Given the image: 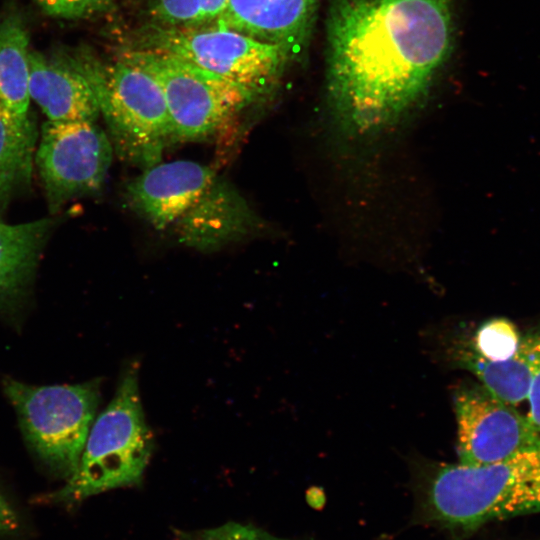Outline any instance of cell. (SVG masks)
Returning a JSON list of instances; mask_svg holds the SVG:
<instances>
[{
  "label": "cell",
  "mask_w": 540,
  "mask_h": 540,
  "mask_svg": "<svg viewBox=\"0 0 540 540\" xmlns=\"http://www.w3.org/2000/svg\"><path fill=\"white\" fill-rule=\"evenodd\" d=\"M29 94L52 122H95L100 109L95 91L71 54L29 53Z\"/></svg>",
  "instance_id": "obj_13"
},
{
  "label": "cell",
  "mask_w": 540,
  "mask_h": 540,
  "mask_svg": "<svg viewBox=\"0 0 540 540\" xmlns=\"http://www.w3.org/2000/svg\"><path fill=\"white\" fill-rule=\"evenodd\" d=\"M120 55L160 85L174 140H200L214 134L254 97L235 83L167 54L124 48Z\"/></svg>",
  "instance_id": "obj_7"
},
{
  "label": "cell",
  "mask_w": 540,
  "mask_h": 540,
  "mask_svg": "<svg viewBox=\"0 0 540 540\" xmlns=\"http://www.w3.org/2000/svg\"><path fill=\"white\" fill-rule=\"evenodd\" d=\"M29 34L16 9L0 14V103L20 122L29 119Z\"/></svg>",
  "instance_id": "obj_16"
},
{
  "label": "cell",
  "mask_w": 540,
  "mask_h": 540,
  "mask_svg": "<svg viewBox=\"0 0 540 540\" xmlns=\"http://www.w3.org/2000/svg\"><path fill=\"white\" fill-rule=\"evenodd\" d=\"M53 223L49 218L20 224L0 219V307L24 292Z\"/></svg>",
  "instance_id": "obj_14"
},
{
  "label": "cell",
  "mask_w": 540,
  "mask_h": 540,
  "mask_svg": "<svg viewBox=\"0 0 540 540\" xmlns=\"http://www.w3.org/2000/svg\"><path fill=\"white\" fill-rule=\"evenodd\" d=\"M540 333L522 338L517 350L503 360H488L471 346L459 350L460 365L472 372L489 392L515 406L527 399Z\"/></svg>",
  "instance_id": "obj_15"
},
{
  "label": "cell",
  "mask_w": 540,
  "mask_h": 540,
  "mask_svg": "<svg viewBox=\"0 0 540 540\" xmlns=\"http://www.w3.org/2000/svg\"><path fill=\"white\" fill-rule=\"evenodd\" d=\"M26 443L46 465L68 479L77 469L100 402L98 379L75 385L2 382Z\"/></svg>",
  "instance_id": "obj_6"
},
{
  "label": "cell",
  "mask_w": 540,
  "mask_h": 540,
  "mask_svg": "<svg viewBox=\"0 0 540 540\" xmlns=\"http://www.w3.org/2000/svg\"><path fill=\"white\" fill-rule=\"evenodd\" d=\"M460 463L480 466L540 450V431L482 384L460 386L454 393Z\"/></svg>",
  "instance_id": "obj_9"
},
{
  "label": "cell",
  "mask_w": 540,
  "mask_h": 540,
  "mask_svg": "<svg viewBox=\"0 0 540 540\" xmlns=\"http://www.w3.org/2000/svg\"><path fill=\"white\" fill-rule=\"evenodd\" d=\"M530 422L540 431V347L534 362L532 378L527 396Z\"/></svg>",
  "instance_id": "obj_22"
},
{
  "label": "cell",
  "mask_w": 540,
  "mask_h": 540,
  "mask_svg": "<svg viewBox=\"0 0 540 540\" xmlns=\"http://www.w3.org/2000/svg\"><path fill=\"white\" fill-rule=\"evenodd\" d=\"M174 224L182 244L206 252L242 240L262 226L242 195L217 177Z\"/></svg>",
  "instance_id": "obj_11"
},
{
  "label": "cell",
  "mask_w": 540,
  "mask_h": 540,
  "mask_svg": "<svg viewBox=\"0 0 540 540\" xmlns=\"http://www.w3.org/2000/svg\"><path fill=\"white\" fill-rule=\"evenodd\" d=\"M179 538L180 540H286L255 526L237 522H229L215 528L181 532Z\"/></svg>",
  "instance_id": "obj_21"
},
{
  "label": "cell",
  "mask_w": 540,
  "mask_h": 540,
  "mask_svg": "<svg viewBox=\"0 0 540 540\" xmlns=\"http://www.w3.org/2000/svg\"><path fill=\"white\" fill-rule=\"evenodd\" d=\"M139 367L130 364L105 410L94 421L76 471L51 497L76 503L108 490L134 486L154 449L140 391Z\"/></svg>",
  "instance_id": "obj_3"
},
{
  "label": "cell",
  "mask_w": 540,
  "mask_h": 540,
  "mask_svg": "<svg viewBox=\"0 0 540 540\" xmlns=\"http://www.w3.org/2000/svg\"><path fill=\"white\" fill-rule=\"evenodd\" d=\"M35 138L33 123L20 122L0 103V210L29 179Z\"/></svg>",
  "instance_id": "obj_17"
},
{
  "label": "cell",
  "mask_w": 540,
  "mask_h": 540,
  "mask_svg": "<svg viewBox=\"0 0 540 540\" xmlns=\"http://www.w3.org/2000/svg\"><path fill=\"white\" fill-rule=\"evenodd\" d=\"M71 55L95 91L118 155L144 168L159 163L174 139L165 98L155 78L121 55L112 65L80 52Z\"/></svg>",
  "instance_id": "obj_4"
},
{
  "label": "cell",
  "mask_w": 540,
  "mask_h": 540,
  "mask_svg": "<svg viewBox=\"0 0 540 540\" xmlns=\"http://www.w3.org/2000/svg\"><path fill=\"white\" fill-rule=\"evenodd\" d=\"M19 517L10 503L0 494V535L11 534L18 530Z\"/></svg>",
  "instance_id": "obj_23"
},
{
  "label": "cell",
  "mask_w": 540,
  "mask_h": 540,
  "mask_svg": "<svg viewBox=\"0 0 540 540\" xmlns=\"http://www.w3.org/2000/svg\"><path fill=\"white\" fill-rule=\"evenodd\" d=\"M325 96L332 131L370 144L431 92L454 42V0H333Z\"/></svg>",
  "instance_id": "obj_1"
},
{
  "label": "cell",
  "mask_w": 540,
  "mask_h": 540,
  "mask_svg": "<svg viewBox=\"0 0 540 540\" xmlns=\"http://www.w3.org/2000/svg\"><path fill=\"white\" fill-rule=\"evenodd\" d=\"M151 23L170 27L216 24L227 0H145Z\"/></svg>",
  "instance_id": "obj_18"
},
{
  "label": "cell",
  "mask_w": 540,
  "mask_h": 540,
  "mask_svg": "<svg viewBox=\"0 0 540 540\" xmlns=\"http://www.w3.org/2000/svg\"><path fill=\"white\" fill-rule=\"evenodd\" d=\"M112 154L110 138L95 122H45L35 161L50 211L100 190Z\"/></svg>",
  "instance_id": "obj_8"
},
{
  "label": "cell",
  "mask_w": 540,
  "mask_h": 540,
  "mask_svg": "<svg viewBox=\"0 0 540 540\" xmlns=\"http://www.w3.org/2000/svg\"><path fill=\"white\" fill-rule=\"evenodd\" d=\"M216 177L208 166L190 160L147 167L127 186L131 206L158 230L174 224Z\"/></svg>",
  "instance_id": "obj_10"
},
{
  "label": "cell",
  "mask_w": 540,
  "mask_h": 540,
  "mask_svg": "<svg viewBox=\"0 0 540 540\" xmlns=\"http://www.w3.org/2000/svg\"><path fill=\"white\" fill-rule=\"evenodd\" d=\"M424 504L430 519L461 532L539 512L540 450L487 465H435L424 483Z\"/></svg>",
  "instance_id": "obj_2"
},
{
  "label": "cell",
  "mask_w": 540,
  "mask_h": 540,
  "mask_svg": "<svg viewBox=\"0 0 540 540\" xmlns=\"http://www.w3.org/2000/svg\"><path fill=\"white\" fill-rule=\"evenodd\" d=\"M318 0H227L218 24L278 46L291 60L310 38Z\"/></svg>",
  "instance_id": "obj_12"
},
{
  "label": "cell",
  "mask_w": 540,
  "mask_h": 540,
  "mask_svg": "<svg viewBox=\"0 0 540 540\" xmlns=\"http://www.w3.org/2000/svg\"><path fill=\"white\" fill-rule=\"evenodd\" d=\"M522 337L516 326L504 318L485 322L472 340V348L488 360H503L519 347Z\"/></svg>",
  "instance_id": "obj_19"
},
{
  "label": "cell",
  "mask_w": 540,
  "mask_h": 540,
  "mask_svg": "<svg viewBox=\"0 0 540 540\" xmlns=\"http://www.w3.org/2000/svg\"><path fill=\"white\" fill-rule=\"evenodd\" d=\"M126 48L176 57L239 85L253 96L271 92L291 61L278 46L218 23L195 27L149 23L133 33Z\"/></svg>",
  "instance_id": "obj_5"
},
{
  "label": "cell",
  "mask_w": 540,
  "mask_h": 540,
  "mask_svg": "<svg viewBox=\"0 0 540 540\" xmlns=\"http://www.w3.org/2000/svg\"><path fill=\"white\" fill-rule=\"evenodd\" d=\"M44 13L67 20L89 19L111 8L113 0H34Z\"/></svg>",
  "instance_id": "obj_20"
}]
</instances>
